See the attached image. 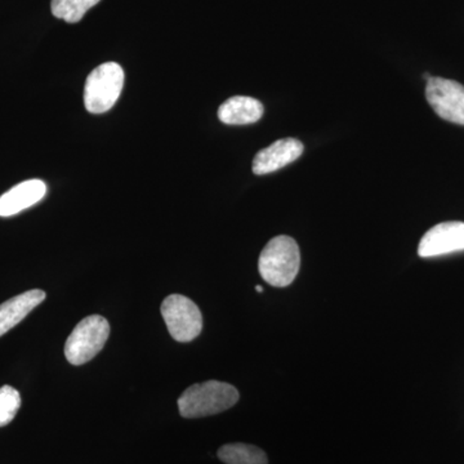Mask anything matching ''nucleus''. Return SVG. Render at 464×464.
Returning <instances> with one entry per match:
<instances>
[{"instance_id":"obj_1","label":"nucleus","mask_w":464,"mask_h":464,"mask_svg":"<svg viewBox=\"0 0 464 464\" xmlns=\"http://www.w3.org/2000/svg\"><path fill=\"white\" fill-rule=\"evenodd\" d=\"M239 391L232 384L208 381L188 387L179 399V411L183 418H203L222 413L239 401Z\"/></svg>"},{"instance_id":"obj_2","label":"nucleus","mask_w":464,"mask_h":464,"mask_svg":"<svg viewBox=\"0 0 464 464\" xmlns=\"http://www.w3.org/2000/svg\"><path fill=\"white\" fill-rule=\"evenodd\" d=\"M301 266L298 244L286 235L274 237L259 256L258 270L262 279L276 288H285L295 282Z\"/></svg>"},{"instance_id":"obj_3","label":"nucleus","mask_w":464,"mask_h":464,"mask_svg":"<svg viewBox=\"0 0 464 464\" xmlns=\"http://www.w3.org/2000/svg\"><path fill=\"white\" fill-rule=\"evenodd\" d=\"M123 87V67L115 63H102L88 75L85 82V109L92 114L109 111L121 97Z\"/></svg>"},{"instance_id":"obj_4","label":"nucleus","mask_w":464,"mask_h":464,"mask_svg":"<svg viewBox=\"0 0 464 464\" xmlns=\"http://www.w3.org/2000/svg\"><path fill=\"white\" fill-rule=\"evenodd\" d=\"M110 324L105 317H85L67 338L65 356L72 365H83L91 362L109 340Z\"/></svg>"},{"instance_id":"obj_5","label":"nucleus","mask_w":464,"mask_h":464,"mask_svg":"<svg viewBox=\"0 0 464 464\" xmlns=\"http://www.w3.org/2000/svg\"><path fill=\"white\" fill-rule=\"evenodd\" d=\"M160 311L174 341L186 343L194 341L200 334L203 315L190 298L181 295H169L161 304Z\"/></svg>"},{"instance_id":"obj_6","label":"nucleus","mask_w":464,"mask_h":464,"mask_svg":"<svg viewBox=\"0 0 464 464\" xmlns=\"http://www.w3.org/2000/svg\"><path fill=\"white\" fill-rule=\"evenodd\" d=\"M426 97L440 118L464 125V85L456 81L431 76L427 81Z\"/></svg>"},{"instance_id":"obj_7","label":"nucleus","mask_w":464,"mask_h":464,"mask_svg":"<svg viewBox=\"0 0 464 464\" xmlns=\"http://www.w3.org/2000/svg\"><path fill=\"white\" fill-rule=\"evenodd\" d=\"M464 250V222H442L423 235L418 246L422 258L439 257Z\"/></svg>"},{"instance_id":"obj_8","label":"nucleus","mask_w":464,"mask_h":464,"mask_svg":"<svg viewBox=\"0 0 464 464\" xmlns=\"http://www.w3.org/2000/svg\"><path fill=\"white\" fill-rule=\"evenodd\" d=\"M304 152V143L295 139H284L274 142L261 151L253 160V173L257 176L273 173L297 160Z\"/></svg>"},{"instance_id":"obj_9","label":"nucleus","mask_w":464,"mask_h":464,"mask_svg":"<svg viewBox=\"0 0 464 464\" xmlns=\"http://www.w3.org/2000/svg\"><path fill=\"white\" fill-rule=\"evenodd\" d=\"M47 194V186L41 179L18 183L0 197V217H11L35 206Z\"/></svg>"},{"instance_id":"obj_10","label":"nucleus","mask_w":464,"mask_h":464,"mask_svg":"<svg viewBox=\"0 0 464 464\" xmlns=\"http://www.w3.org/2000/svg\"><path fill=\"white\" fill-rule=\"evenodd\" d=\"M45 299L41 289H33L0 304V337L23 322Z\"/></svg>"},{"instance_id":"obj_11","label":"nucleus","mask_w":464,"mask_h":464,"mask_svg":"<svg viewBox=\"0 0 464 464\" xmlns=\"http://www.w3.org/2000/svg\"><path fill=\"white\" fill-rule=\"evenodd\" d=\"M264 105L258 100L235 96L225 101L218 109V118L227 125H246L258 121L264 115Z\"/></svg>"},{"instance_id":"obj_12","label":"nucleus","mask_w":464,"mask_h":464,"mask_svg":"<svg viewBox=\"0 0 464 464\" xmlns=\"http://www.w3.org/2000/svg\"><path fill=\"white\" fill-rule=\"evenodd\" d=\"M218 458L226 464H268L262 449L241 442L224 445L218 450Z\"/></svg>"},{"instance_id":"obj_13","label":"nucleus","mask_w":464,"mask_h":464,"mask_svg":"<svg viewBox=\"0 0 464 464\" xmlns=\"http://www.w3.org/2000/svg\"><path fill=\"white\" fill-rule=\"evenodd\" d=\"M101 0H52L51 8L54 17L66 23H79L84 14Z\"/></svg>"},{"instance_id":"obj_14","label":"nucleus","mask_w":464,"mask_h":464,"mask_svg":"<svg viewBox=\"0 0 464 464\" xmlns=\"http://www.w3.org/2000/svg\"><path fill=\"white\" fill-rule=\"evenodd\" d=\"M20 408V392L12 386H3L0 389V427L11 423Z\"/></svg>"},{"instance_id":"obj_15","label":"nucleus","mask_w":464,"mask_h":464,"mask_svg":"<svg viewBox=\"0 0 464 464\" xmlns=\"http://www.w3.org/2000/svg\"><path fill=\"white\" fill-rule=\"evenodd\" d=\"M256 290H257L258 293L264 292V288H262V286H256Z\"/></svg>"}]
</instances>
